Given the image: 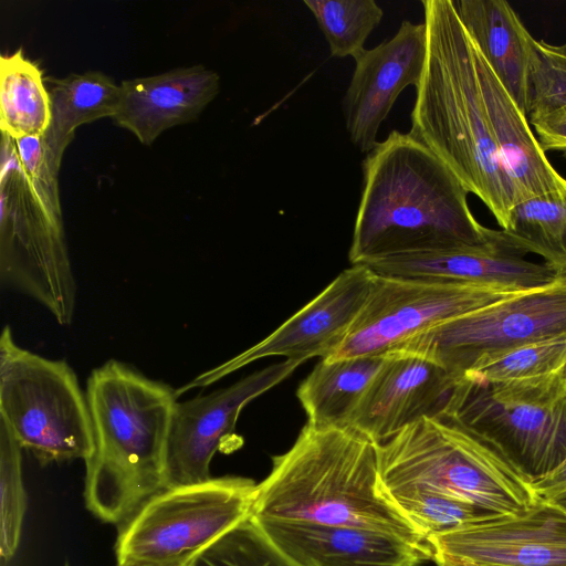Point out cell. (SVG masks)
I'll list each match as a JSON object with an SVG mask.
<instances>
[{
    "mask_svg": "<svg viewBox=\"0 0 566 566\" xmlns=\"http://www.w3.org/2000/svg\"><path fill=\"white\" fill-rule=\"evenodd\" d=\"M186 566H294L249 518L199 552Z\"/></svg>",
    "mask_w": 566,
    "mask_h": 566,
    "instance_id": "obj_28",
    "label": "cell"
},
{
    "mask_svg": "<svg viewBox=\"0 0 566 566\" xmlns=\"http://www.w3.org/2000/svg\"><path fill=\"white\" fill-rule=\"evenodd\" d=\"M558 339H566V273L543 287L436 325L391 352L423 356L457 380L507 352Z\"/></svg>",
    "mask_w": 566,
    "mask_h": 566,
    "instance_id": "obj_9",
    "label": "cell"
},
{
    "mask_svg": "<svg viewBox=\"0 0 566 566\" xmlns=\"http://www.w3.org/2000/svg\"><path fill=\"white\" fill-rule=\"evenodd\" d=\"M516 293L520 292L493 286L375 274L363 310L329 358L386 356L436 325Z\"/></svg>",
    "mask_w": 566,
    "mask_h": 566,
    "instance_id": "obj_10",
    "label": "cell"
},
{
    "mask_svg": "<svg viewBox=\"0 0 566 566\" xmlns=\"http://www.w3.org/2000/svg\"><path fill=\"white\" fill-rule=\"evenodd\" d=\"M453 4L475 48L527 116L535 39L505 0Z\"/></svg>",
    "mask_w": 566,
    "mask_h": 566,
    "instance_id": "obj_20",
    "label": "cell"
},
{
    "mask_svg": "<svg viewBox=\"0 0 566 566\" xmlns=\"http://www.w3.org/2000/svg\"><path fill=\"white\" fill-rule=\"evenodd\" d=\"M219 82L200 64L123 81L112 119L150 145L166 129L197 118L218 94Z\"/></svg>",
    "mask_w": 566,
    "mask_h": 566,
    "instance_id": "obj_18",
    "label": "cell"
},
{
    "mask_svg": "<svg viewBox=\"0 0 566 566\" xmlns=\"http://www.w3.org/2000/svg\"><path fill=\"white\" fill-rule=\"evenodd\" d=\"M499 237L513 253H535L556 272L566 273V190L516 203Z\"/></svg>",
    "mask_w": 566,
    "mask_h": 566,
    "instance_id": "obj_23",
    "label": "cell"
},
{
    "mask_svg": "<svg viewBox=\"0 0 566 566\" xmlns=\"http://www.w3.org/2000/svg\"><path fill=\"white\" fill-rule=\"evenodd\" d=\"M48 88L40 70L21 52L1 57L0 124L12 138L35 134L43 136L50 125Z\"/></svg>",
    "mask_w": 566,
    "mask_h": 566,
    "instance_id": "obj_24",
    "label": "cell"
},
{
    "mask_svg": "<svg viewBox=\"0 0 566 566\" xmlns=\"http://www.w3.org/2000/svg\"><path fill=\"white\" fill-rule=\"evenodd\" d=\"M375 273L355 264L339 273L319 294L268 337L223 364L205 371L177 391L207 387L258 359L282 356L303 363L332 357L363 310Z\"/></svg>",
    "mask_w": 566,
    "mask_h": 566,
    "instance_id": "obj_12",
    "label": "cell"
},
{
    "mask_svg": "<svg viewBox=\"0 0 566 566\" xmlns=\"http://www.w3.org/2000/svg\"><path fill=\"white\" fill-rule=\"evenodd\" d=\"M544 151L566 154V107L528 117Z\"/></svg>",
    "mask_w": 566,
    "mask_h": 566,
    "instance_id": "obj_30",
    "label": "cell"
},
{
    "mask_svg": "<svg viewBox=\"0 0 566 566\" xmlns=\"http://www.w3.org/2000/svg\"><path fill=\"white\" fill-rule=\"evenodd\" d=\"M552 503L566 514V493L559 495L556 500L552 501Z\"/></svg>",
    "mask_w": 566,
    "mask_h": 566,
    "instance_id": "obj_34",
    "label": "cell"
},
{
    "mask_svg": "<svg viewBox=\"0 0 566 566\" xmlns=\"http://www.w3.org/2000/svg\"><path fill=\"white\" fill-rule=\"evenodd\" d=\"M301 364L285 359L210 395L177 401L165 448L164 489L210 480L211 461L234 436L244 406L286 379Z\"/></svg>",
    "mask_w": 566,
    "mask_h": 566,
    "instance_id": "obj_13",
    "label": "cell"
},
{
    "mask_svg": "<svg viewBox=\"0 0 566 566\" xmlns=\"http://www.w3.org/2000/svg\"><path fill=\"white\" fill-rule=\"evenodd\" d=\"M363 265L381 276L473 284L525 292L543 287L562 274L501 247H464L398 254Z\"/></svg>",
    "mask_w": 566,
    "mask_h": 566,
    "instance_id": "obj_17",
    "label": "cell"
},
{
    "mask_svg": "<svg viewBox=\"0 0 566 566\" xmlns=\"http://www.w3.org/2000/svg\"><path fill=\"white\" fill-rule=\"evenodd\" d=\"M177 391L109 360L94 369L86 398L95 449L85 460L86 507L106 523H124L164 490L163 468Z\"/></svg>",
    "mask_w": 566,
    "mask_h": 566,
    "instance_id": "obj_4",
    "label": "cell"
},
{
    "mask_svg": "<svg viewBox=\"0 0 566 566\" xmlns=\"http://www.w3.org/2000/svg\"><path fill=\"white\" fill-rule=\"evenodd\" d=\"M380 488L390 500L424 495L523 515L542 500L532 481L455 424L424 417L377 444Z\"/></svg>",
    "mask_w": 566,
    "mask_h": 566,
    "instance_id": "obj_5",
    "label": "cell"
},
{
    "mask_svg": "<svg viewBox=\"0 0 566 566\" xmlns=\"http://www.w3.org/2000/svg\"><path fill=\"white\" fill-rule=\"evenodd\" d=\"M565 364L566 339L546 340L507 352L462 377L486 382L528 379L558 373Z\"/></svg>",
    "mask_w": 566,
    "mask_h": 566,
    "instance_id": "obj_27",
    "label": "cell"
},
{
    "mask_svg": "<svg viewBox=\"0 0 566 566\" xmlns=\"http://www.w3.org/2000/svg\"><path fill=\"white\" fill-rule=\"evenodd\" d=\"M49 83L51 119L43 142L45 161L51 170H57L62 154L78 126L113 116L120 87L98 71L50 78Z\"/></svg>",
    "mask_w": 566,
    "mask_h": 566,
    "instance_id": "obj_22",
    "label": "cell"
},
{
    "mask_svg": "<svg viewBox=\"0 0 566 566\" xmlns=\"http://www.w3.org/2000/svg\"><path fill=\"white\" fill-rule=\"evenodd\" d=\"M385 356L321 359L300 385L296 396L316 428L347 429Z\"/></svg>",
    "mask_w": 566,
    "mask_h": 566,
    "instance_id": "obj_21",
    "label": "cell"
},
{
    "mask_svg": "<svg viewBox=\"0 0 566 566\" xmlns=\"http://www.w3.org/2000/svg\"><path fill=\"white\" fill-rule=\"evenodd\" d=\"M363 185L348 259L464 247H501L451 169L410 133L391 130L361 163ZM504 249V248H503Z\"/></svg>",
    "mask_w": 566,
    "mask_h": 566,
    "instance_id": "obj_1",
    "label": "cell"
},
{
    "mask_svg": "<svg viewBox=\"0 0 566 566\" xmlns=\"http://www.w3.org/2000/svg\"><path fill=\"white\" fill-rule=\"evenodd\" d=\"M424 23L403 21L390 39L364 50L343 98L350 142L361 153L378 144L377 134L399 94L419 83L427 57Z\"/></svg>",
    "mask_w": 566,
    "mask_h": 566,
    "instance_id": "obj_14",
    "label": "cell"
},
{
    "mask_svg": "<svg viewBox=\"0 0 566 566\" xmlns=\"http://www.w3.org/2000/svg\"><path fill=\"white\" fill-rule=\"evenodd\" d=\"M22 448L0 421V555L9 560L19 546L27 511Z\"/></svg>",
    "mask_w": 566,
    "mask_h": 566,
    "instance_id": "obj_26",
    "label": "cell"
},
{
    "mask_svg": "<svg viewBox=\"0 0 566 566\" xmlns=\"http://www.w3.org/2000/svg\"><path fill=\"white\" fill-rule=\"evenodd\" d=\"M256 485L248 478L222 476L159 491L123 523L117 566H186L250 518Z\"/></svg>",
    "mask_w": 566,
    "mask_h": 566,
    "instance_id": "obj_8",
    "label": "cell"
},
{
    "mask_svg": "<svg viewBox=\"0 0 566 566\" xmlns=\"http://www.w3.org/2000/svg\"><path fill=\"white\" fill-rule=\"evenodd\" d=\"M454 384L455 379L434 361L391 352L368 386L349 428L382 443L424 417H440Z\"/></svg>",
    "mask_w": 566,
    "mask_h": 566,
    "instance_id": "obj_15",
    "label": "cell"
},
{
    "mask_svg": "<svg viewBox=\"0 0 566 566\" xmlns=\"http://www.w3.org/2000/svg\"><path fill=\"white\" fill-rule=\"evenodd\" d=\"M13 172L22 175L25 174L17 151L14 139L10 135L2 133L0 164V180L2 189L4 187L6 180Z\"/></svg>",
    "mask_w": 566,
    "mask_h": 566,
    "instance_id": "obj_33",
    "label": "cell"
},
{
    "mask_svg": "<svg viewBox=\"0 0 566 566\" xmlns=\"http://www.w3.org/2000/svg\"><path fill=\"white\" fill-rule=\"evenodd\" d=\"M427 543L436 566H566V514L542 500L523 515L488 514Z\"/></svg>",
    "mask_w": 566,
    "mask_h": 566,
    "instance_id": "obj_11",
    "label": "cell"
},
{
    "mask_svg": "<svg viewBox=\"0 0 566 566\" xmlns=\"http://www.w3.org/2000/svg\"><path fill=\"white\" fill-rule=\"evenodd\" d=\"M294 566H417L432 560L430 546L352 527L250 518Z\"/></svg>",
    "mask_w": 566,
    "mask_h": 566,
    "instance_id": "obj_16",
    "label": "cell"
},
{
    "mask_svg": "<svg viewBox=\"0 0 566 566\" xmlns=\"http://www.w3.org/2000/svg\"><path fill=\"white\" fill-rule=\"evenodd\" d=\"M560 373L564 375V377L566 378V364L564 365V367L560 369Z\"/></svg>",
    "mask_w": 566,
    "mask_h": 566,
    "instance_id": "obj_35",
    "label": "cell"
},
{
    "mask_svg": "<svg viewBox=\"0 0 566 566\" xmlns=\"http://www.w3.org/2000/svg\"><path fill=\"white\" fill-rule=\"evenodd\" d=\"M13 139L27 177L34 178L45 159L43 136L29 134Z\"/></svg>",
    "mask_w": 566,
    "mask_h": 566,
    "instance_id": "obj_31",
    "label": "cell"
},
{
    "mask_svg": "<svg viewBox=\"0 0 566 566\" xmlns=\"http://www.w3.org/2000/svg\"><path fill=\"white\" fill-rule=\"evenodd\" d=\"M474 44V43H473ZM475 64L489 126L518 202L566 190V178L548 160L527 116L475 48Z\"/></svg>",
    "mask_w": 566,
    "mask_h": 566,
    "instance_id": "obj_19",
    "label": "cell"
},
{
    "mask_svg": "<svg viewBox=\"0 0 566 566\" xmlns=\"http://www.w3.org/2000/svg\"><path fill=\"white\" fill-rule=\"evenodd\" d=\"M334 57L358 56L380 23L384 11L374 0H304Z\"/></svg>",
    "mask_w": 566,
    "mask_h": 566,
    "instance_id": "obj_25",
    "label": "cell"
},
{
    "mask_svg": "<svg viewBox=\"0 0 566 566\" xmlns=\"http://www.w3.org/2000/svg\"><path fill=\"white\" fill-rule=\"evenodd\" d=\"M427 57L410 134L431 149L504 230L518 203L489 126L474 44L452 0H422Z\"/></svg>",
    "mask_w": 566,
    "mask_h": 566,
    "instance_id": "obj_2",
    "label": "cell"
},
{
    "mask_svg": "<svg viewBox=\"0 0 566 566\" xmlns=\"http://www.w3.org/2000/svg\"><path fill=\"white\" fill-rule=\"evenodd\" d=\"M566 107V43L534 42L527 117Z\"/></svg>",
    "mask_w": 566,
    "mask_h": 566,
    "instance_id": "obj_29",
    "label": "cell"
},
{
    "mask_svg": "<svg viewBox=\"0 0 566 566\" xmlns=\"http://www.w3.org/2000/svg\"><path fill=\"white\" fill-rule=\"evenodd\" d=\"M250 518L369 530L429 546L382 492L377 443L350 428L306 423L292 447L273 457Z\"/></svg>",
    "mask_w": 566,
    "mask_h": 566,
    "instance_id": "obj_3",
    "label": "cell"
},
{
    "mask_svg": "<svg viewBox=\"0 0 566 566\" xmlns=\"http://www.w3.org/2000/svg\"><path fill=\"white\" fill-rule=\"evenodd\" d=\"M0 421L43 465L85 461L95 449L87 398L74 370L19 346L10 326L0 336Z\"/></svg>",
    "mask_w": 566,
    "mask_h": 566,
    "instance_id": "obj_7",
    "label": "cell"
},
{
    "mask_svg": "<svg viewBox=\"0 0 566 566\" xmlns=\"http://www.w3.org/2000/svg\"><path fill=\"white\" fill-rule=\"evenodd\" d=\"M532 486L538 497L546 502L566 493V459L551 472L532 481Z\"/></svg>",
    "mask_w": 566,
    "mask_h": 566,
    "instance_id": "obj_32",
    "label": "cell"
},
{
    "mask_svg": "<svg viewBox=\"0 0 566 566\" xmlns=\"http://www.w3.org/2000/svg\"><path fill=\"white\" fill-rule=\"evenodd\" d=\"M531 481L566 459V378L455 380L441 413Z\"/></svg>",
    "mask_w": 566,
    "mask_h": 566,
    "instance_id": "obj_6",
    "label": "cell"
}]
</instances>
